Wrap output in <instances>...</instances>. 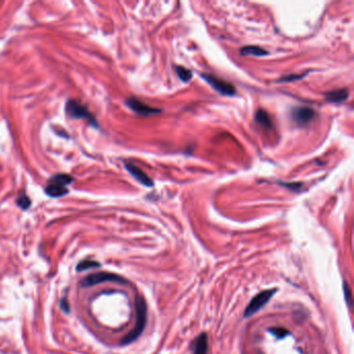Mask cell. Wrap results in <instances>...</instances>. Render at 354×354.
<instances>
[{
  "instance_id": "cell-19",
  "label": "cell",
  "mask_w": 354,
  "mask_h": 354,
  "mask_svg": "<svg viewBox=\"0 0 354 354\" xmlns=\"http://www.w3.org/2000/svg\"><path fill=\"white\" fill-rule=\"evenodd\" d=\"M281 185H284L285 187L287 188H290L292 189L293 191H298L299 189H301L302 187V184L301 183H295V182H292V183H287V184H284L281 183Z\"/></svg>"
},
{
  "instance_id": "cell-8",
  "label": "cell",
  "mask_w": 354,
  "mask_h": 354,
  "mask_svg": "<svg viewBox=\"0 0 354 354\" xmlns=\"http://www.w3.org/2000/svg\"><path fill=\"white\" fill-rule=\"evenodd\" d=\"M126 104L128 105V107L131 110H133L135 114L144 116V117L156 115V114H160L161 113L160 109L151 107V106L145 104L144 102H141V101H139V100H137L135 98H129L126 101Z\"/></svg>"
},
{
  "instance_id": "cell-6",
  "label": "cell",
  "mask_w": 354,
  "mask_h": 354,
  "mask_svg": "<svg viewBox=\"0 0 354 354\" xmlns=\"http://www.w3.org/2000/svg\"><path fill=\"white\" fill-rule=\"evenodd\" d=\"M201 76L214 88L217 93L225 96L236 95V88L232 83L225 81L224 79H220L211 74H202Z\"/></svg>"
},
{
  "instance_id": "cell-9",
  "label": "cell",
  "mask_w": 354,
  "mask_h": 354,
  "mask_svg": "<svg viewBox=\"0 0 354 354\" xmlns=\"http://www.w3.org/2000/svg\"><path fill=\"white\" fill-rule=\"evenodd\" d=\"M125 165H126L127 170L132 175H133L139 183H141L143 185H145L147 187H152L154 185L153 180L143 169H140L139 167H137L136 165H134L133 163H131V162H125Z\"/></svg>"
},
{
  "instance_id": "cell-15",
  "label": "cell",
  "mask_w": 354,
  "mask_h": 354,
  "mask_svg": "<svg viewBox=\"0 0 354 354\" xmlns=\"http://www.w3.org/2000/svg\"><path fill=\"white\" fill-rule=\"evenodd\" d=\"M268 331L270 334H272L276 339H279V340H284L288 336H290V331H288L287 329H285L282 327H272V328H269Z\"/></svg>"
},
{
  "instance_id": "cell-7",
  "label": "cell",
  "mask_w": 354,
  "mask_h": 354,
  "mask_svg": "<svg viewBox=\"0 0 354 354\" xmlns=\"http://www.w3.org/2000/svg\"><path fill=\"white\" fill-rule=\"evenodd\" d=\"M315 116H316V113L313 108L304 107V106L295 107L291 113L292 120L296 125L300 127L306 126L307 124L311 123L315 118Z\"/></svg>"
},
{
  "instance_id": "cell-1",
  "label": "cell",
  "mask_w": 354,
  "mask_h": 354,
  "mask_svg": "<svg viewBox=\"0 0 354 354\" xmlns=\"http://www.w3.org/2000/svg\"><path fill=\"white\" fill-rule=\"evenodd\" d=\"M135 311H136V323L130 333L122 340L123 345H128L137 340L147 324V303L143 296L137 295L135 297Z\"/></svg>"
},
{
  "instance_id": "cell-17",
  "label": "cell",
  "mask_w": 354,
  "mask_h": 354,
  "mask_svg": "<svg viewBox=\"0 0 354 354\" xmlns=\"http://www.w3.org/2000/svg\"><path fill=\"white\" fill-rule=\"evenodd\" d=\"M17 204L18 206L21 208V209H23V210H26L30 207L31 205V201H30V198L29 196L26 194V193H21L18 198H17Z\"/></svg>"
},
{
  "instance_id": "cell-14",
  "label": "cell",
  "mask_w": 354,
  "mask_h": 354,
  "mask_svg": "<svg viewBox=\"0 0 354 354\" xmlns=\"http://www.w3.org/2000/svg\"><path fill=\"white\" fill-rule=\"evenodd\" d=\"M101 266L100 263L96 262V261H90V260H85V261H81L78 265L76 269L78 271H83V270H87L91 268H99Z\"/></svg>"
},
{
  "instance_id": "cell-11",
  "label": "cell",
  "mask_w": 354,
  "mask_h": 354,
  "mask_svg": "<svg viewBox=\"0 0 354 354\" xmlns=\"http://www.w3.org/2000/svg\"><path fill=\"white\" fill-rule=\"evenodd\" d=\"M348 97H349V91L347 88H342V90L329 92L325 95V99L331 103L344 102L348 99Z\"/></svg>"
},
{
  "instance_id": "cell-18",
  "label": "cell",
  "mask_w": 354,
  "mask_h": 354,
  "mask_svg": "<svg viewBox=\"0 0 354 354\" xmlns=\"http://www.w3.org/2000/svg\"><path fill=\"white\" fill-rule=\"evenodd\" d=\"M344 294H345L346 302L350 305L351 304V300H352L351 290H350V288H349V286H348V284L346 281H344Z\"/></svg>"
},
{
  "instance_id": "cell-21",
  "label": "cell",
  "mask_w": 354,
  "mask_h": 354,
  "mask_svg": "<svg viewBox=\"0 0 354 354\" xmlns=\"http://www.w3.org/2000/svg\"><path fill=\"white\" fill-rule=\"evenodd\" d=\"M301 77H303V75H300V76H286V77L279 79L278 81H280V82H288V81H292V80H295V79H299Z\"/></svg>"
},
{
  "instance_id": "cell-2",
  "label": "cell",
  "mask_w": 354,
  "mask_h": 354,
  "mask_svg": "<svg viewBox=\"0 0 354 354\" xmlns=\"http://www.w3.org/2000/svg\"><path fill=\"white\" fill-rule=\"evenodd\" d=\"M74 179L67 173H57L50 178L45 187V192L52 197H58L69 192L68 185H70Z\"/></svg>"
},
{
  "instance_id": "cell-5",
  "label": "cell",
  "mask_w": 354,
  "mask_h": 354,
  "mask_svg": "<svg viewBox=\"0 0 354 354\" xmlns=\"http://www.w3.org/2000/svg\"><path fill=\"white\" fill-rule=\"evenodd\" d=\"M105 281H116V282H121V284H126L127 280L115 273H108V272H98V273H94L91 275H87L86 277L83 278V280L81 281V286L88 288V287H93L95 285L101 284V282H105Z\"/></svg>"
},
{
  "instance_id": "cell-10",
  "label": "cell",
  "mask_w": 354,
  "mask_h": 354,
  "mask_svg": "<svg viewBox=\"0 0 354 354\" xmlns=\"http://www.w3.org/2000/svg\"><path fill=\"white\" fill-rule=\"evenodd\" d=\"M193 354H207L208 351V337L203 333L198 336L192 345Z\"/></svg>"
},
{
  "instance_id": "cell-20",
  "label": "cell",
  "mask_w": 354,
  "mask_h": 354,
  "mask_svg": "<svg viewBox=\"0 0 354 354\" xmlns=\"http://www.w3.org/2000/svg\"><path fill=\"white\" fill-rule=\"evenodd\" d=\"M60 304V308L62 309V311L64 313H69L70 312V304H69V301L65 299V298H62L59 302Z\"/></svg>"
},
{
  "instance_id": "cell-12",
  "label": "cell",
  "mask_w": 354,
  "mask_h": 354,
  "mask_svg": "<svg viewBox=\"0 0 354 354\" xmlns=\"http://www.w3.org/2000/svg\"><path fill=\"white\" fill-rule=\"evenodd\" d=\"M255 120L260 126H262L264 128L270 129L272 127V122H271L270 116L263 109H259L258 112L256 113Z\"/></svg>"
},
{
  "instance_id": "cell-4",
  "label": "cell",
  "mask_w": 354,
  "mask_h": 354,
  "mask_svg": "<svg viewBox=\"0 0 354 354\" xmlns=\"http://www.w3.org/2000/svg\"><path fill=\"white\" fill-rule=\"evenodd\" d=\"M276 291H277V289L265 290V291L260 292L257 296H255L245 308L244 315H243L244 316V318H250L253 315H255L256 313H258L260 309L272 298V296L275 294Z\"/></svg>"
},
{
  "instance_id": "cell-3",
  "label": "cell",
  "mask_w": 354,
  "mask_h": 354,
  "mask_svg": "<svg viewBox=\"0 0 354 354\" xmlns=\"http://www.w3.org/2000/svg\"><path fill=\"white\" fill-rule=\"evenodd\" d=\"M65 112L72 119L86 120L88 123L97 127V121L95 120L94 116L88 112V109L85 106L75 100H70L67 102V104H65Z\"/></svg>"
},
{
  "instance_id": "cell-16",
  "label": "cell",
  "mask_w": 354,
  "mask_h": 354,
  "mask_svg": "<svg viewBox=\"0 0 354 354\" xmlns=\"http://www.w3.org/2000/svg\"><path fill=\"white\" fill-rule=\"evenodd\" d=\"M175 71H176V74H178L179 78L183 81V82H188L189 80H191L192 78V72L184 67H181V65H179V67H176L175 68Z\"/></svg>"
},
{
  "instance_id": "cell-13",
  "label": "cell",
  "mask_w": 354,
  "mask_h": 354,
  "mask_svg": "<svg viewBox=\"0 0 354 354\" xmlns=\"http://www.w3.org/2000/svg\"><path fill=\"white\" fill-rule=\"evenodd\" d=\"M241 54L242 55H255V56H265V55H268V52L261 48V47H258V46H246V47H243L241 49Z\"/></svg>"
}]
</instances>
